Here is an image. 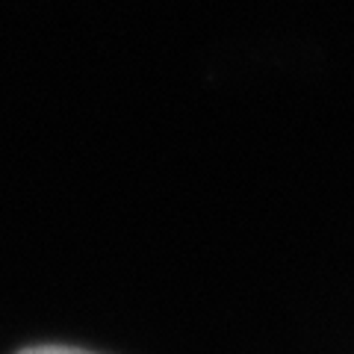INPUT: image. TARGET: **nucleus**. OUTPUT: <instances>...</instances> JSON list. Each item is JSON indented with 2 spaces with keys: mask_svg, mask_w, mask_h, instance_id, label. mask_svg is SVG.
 <instances>
[{
  "mask_svg": "<svg viewBox=\"0 0 354 354\" xmlns=\"http://www.w3.org/2000/svg\"><path fill=\"white\" fill-rule=\"evenodd\" d=\"M18 354H92V351L71 348V346H32V348H24Z\"/></svg>",
  "mask_w": 354,
  "mask_h": 354,
  "instance_id": "1",
  "label": "nucleus"
}]
</instances>
